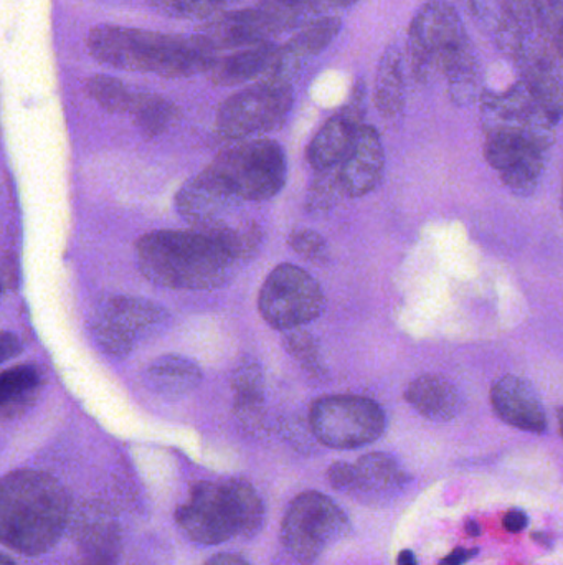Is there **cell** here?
<instances>
[{"label":"cell","instance_id":"40","mask_svg":"<svg viewBox=\"0 0 563 565\" xmlns=\"http://www.w3.org/2000/svg\"><path fill=\"white\" fill-rule=\"evenodd\" d=\"M205 565H250L241 556L237 554H217V556L208 559Z\"/></svg>","mask_w":563,"mask_h":565},{"label":"cell","instance_id":"29","mask_svg":"<svg viewBox=\"0 0 563 565\" xmlns=\"http://www.w3.org/2000/svg\"><path fill=\"white\" fill-rule=\"evenodd\" d=\"M85 89L93 102L98 103L105 111L112 115H129L136 98V93L115 76H89L86 79Z\"/></svg>","mask_w":563,"mask_h":565},{"label":"cell","instance_id":"44","mask_svg":"<svg viewBox=\"0 0 563 565\" xmlns=\"http://www.w3.org/2000/svg\"><path fill=\"white\" fill-rule=\"evenodd\" d=\"M557 418H559V425H561V434L563 437V407L559 408Z\"/></svg>","mask_w":563,"mask_h":565},{"label":"cell","instance_id":"2","mask_svg":"<svg viewBox=\"0 0 563 565\" xmlns=\"http://www.w3.org/2000/svg\"><path fill=\"white\" fill-rule=\"evenodd\" d=\"M410 68L419 82L433 73L448 79L450 95L458 105L475 102L479 66L465 23L452 3L432 0L413 17L407 39Z\"/></svg>","mask_w":563,"mask_h":565},{"label":"cell","instance_id":"11","mask_svg":"<svg viewBox=\"0 0 563 565\" xmlns=\"http://www.w3.org/2000/svg\"><path fill=\"white\" fill-rule=\"evenodd\" d=\"M481 116L485 132H512L548 149L554 145L557 119L521 79L505 93L486 92L481 96Z\"/></svg>","mask_w":563,"mask_h":565},{"label":"cell","instance_id":"19","mask_svg":"<svg viewBox=\"0 0 563 565\" xmlns=\"http://www.w3.org/2000/svg\"><path fill=\"white\" fill-rule=\"evenodd\" d=\"M491 404L505 424L531 434H544L548 417L535 388L524 379L506 375L491 388Z\"/></svg>","mask_w":563,"mask_h":565},{"label":"cell","instance_id":"43","mask_svg":"<svg viewBox=\"0 0 563 565\" xmlns=\"http://www.w3.org/2000/svg\"><path fill=\"white\" fill-rule=\"evenodd\" d=\"M532 540H535V541H538V543L545 544V546H549L548 536H544V534H541V533L532 534Z\"/></svg>","mask_w":563,"mask_h":565},{"label":"cell","instance_id":"38","mask_svg":"<svg viewBox=\"0 0 563 565\" xmlns=\"http://www.w3.org/2000/svg\"><path fill=\"white\" fill-rule=\"evenodd\" d=\"M22 352V342L19 341L15 334L10 332H3L2 335V362L9 361V359L17 358Z\"/></svg>","mask_w":563,"mask_h":565},{"label":"cell","instance_id":"27","mask_svg":"<svg viewBox=\"0 0 563 565\" xmlns=\"http://www.w3.org/2000/svg\"><path fill=\"white\" fill-rule=\"evenodd\" d=\"M231 388L235 395V411L247 427L263 425L264 381L260 365L247 362L234 372Z\"/></svg>","mask_w":563,"mask_h":565},{"label":"cell","instance_id":"5","mask_svg":"<svg viewBox=\"0 0 563 565\" xmlns=\"http://www.w3.org/2000/svg\"><path fill=\"white\" fill-rule=\"evenodd\" d=\"M264 508L243 480L202 481L175 511V521L194 543L215 546L234 537H253L263 526Z\"/></svg>","mask_w":563,"mask_h":565},{"label":"cell","instance_id":"37","mask_svg":"<svg viewBox=\"0 0 563 565\" xmlns=\"http://www.w3.org/2000/svg\"><path fill=\"white\" fill-rule=\"evenodd\" d=\"M502 526H505L506 531L509 533L518 534L522 533L526 527L529 526V518L524 511L512 510L506 514L505 520H502Z\"/></svg>","mask_w":563,"mask_h":565},{"label":"cell","instance_id":"39","mask_svg":"<svg viewBox=\"0 0 563 565\" xmlns=\"http://www.w3.org/2000/svg\"><path fill=\"white\" fill-rule=\"evenodd\" d=\"M476 554H478V550H463V547H459V550H455L452 554H448L440 565H465L469 559H473Z\"/></svg>","mask_w":563,"mask_h":565},{"label":"cell","instance_id":"45","mask_svg":"<svg viewBox=\"0 0 563 565\" xmlns=\"http://www.w3.org/2000/svg\"><path fill=\"white\" fill-rule=\"evenodd\" d=\"M0 565H15V564H13L12 561L9 559V557L3 556L2 564H0Z\"/></svg>","mask_w":563,"mask_h":565},{"label":"cell","instance_id":"28","mask_svg":"<svg viewBox=\"0 0 563 565\" xmlns=\"http://www.w3.org/2000/svg\"><path fill=\"white\" fill-rule=\"evenodd\" d=\"M129 116L142 136L151 139L171 129V126L177 121L178 109L164 96L155 93H136Z\"/></svg>","mask_w":563,"mask_h":565},{"label":"cell","instance_id":"20","mask_svg":"<svg viewBox=\"0 0 563 565\" xmlns=\"http://www.w3.org/2000/svg\"><path fill=\"white\" fill-rule=\"evenodd\" d=\"M278 49L280 45L271 42L218 56L208 70V78L218 86H238L273 76L278 66Z\"/></svg>","mask_w":563,"mask_h":565},{"label":"cell","instance_id":"16","mask_svg":"<svg viewBox=\"0 0 563 565\" xmlns=\"http://www.w3.org/2000/svg\"><path fill=\"white\" fill-rule=\"evenodd\" d=\"M516 65L521 73V82L557 121L563 118V76L555 63L554 50L549 45L541 29L526 35Z\"/></svg>","mask_w":563,"mask_h":565},{"label":"cell","instance_id":"8","mask_svg":"<svg viewBox=\"0 0 563 565\" xmlns=\"http://www.w3.org/2000/svg\"><path fill=\"white\" fill-rule=\"evenodd\" d=\"M349 518L326 494L306 491L284 514L281 540L301 564H313L324 551L349 533Z\"/></svg>","mask_w":563,"mask_h":565},{"label":"cell","instance_id":"21","mask_svg":"<svg viewBox=\"0 0 563 565\" xmlns=\"http://www.w3.org/2000/svg\"><path fill=\"white\" fill-rule=\"evenodd\" d=\"M340 26L343 22L339 17L333 15L317 17L306 25L300 26V30L278 49V66L273 76L288 78L291 66L327 49L339 35Z\"/></svg>","mask_w":563,"mask_h":565},{"label":"cell","instance_id":"12","mask_svg":"<svg viewBox=\"0 0 563 565\" xmlns=\"http://www.w3.org/2000/svg\"><path fill=\"white\" fill-rule=\"evenodd\" d=\"M294 26L296 23L288 19L270 0H261L251 9L231 10L208 17L198 33L217 52H237L274 42L278 35Z\"/></svg>","mask_w":563,"mask_h":565},{"label":"cell","instance_id":"4","mask_svg":"<svg viewBox=\"0 0 563 565\" xmlns=\"http://www.w3.org/2000/svg\"><path fill=\"white\" fill-rule=\"evenodd\" d=\"M142 275L171 289H215L230 278L237 262L202 232L158 231L136 242Z\"/></svg>","mask_w":563,"mask_h":565},{"label":"cell","instance_id":"32","mask_svg":"<svg viewBox=\"0 0 563 565\" xmlns=\"http://www.w3.org/2000/svg\"><path fill=\"white\" fill-rule=\"evenodd\" d=\"M284 345H286L288 352L297 359L307 371L314 372V374L321 372L320 351H317L316 341L311 338L310 332L303 331L301 328L284 331Z\"/></svg>","mask_w":563,"mask_h":565},{"label":"cell","instance_id":"34","mask_svg":"<svg viewBox=\"0 0 563 565\" xmlns=\"http://www.w3.org/2000/svg\"><path fill=\"white\" fill-rule=\"evenodd\" d=\"M320 174V178L314 181L313 188H311L310 199H307L310 207L316 209V211L329 207L339 195H346L344 194L337 169L321 171Z\"/></svg>","mask_w":563,"mask_h":565},{"label":"cell","instance_id":"42","mask_svg":"<svg viewBox=\"0 0 563 565\" xmlns=\"http://www.w3.org/2000/svg\"><path fill=\"white\" fill-rule=\"evenodd\" d=\"M466 533L472 537H479L481 536V527H479L476 521L469 520L468 523H466Z\"/></svg>","mask_w":563,"mask_h":565},{"label":"cell","instance_id":"6","mask_svg":"<svg viewBox=\"0 0 563 565\" xmlns=\"http://www.w3.org/2000/svg\"><path fill=\"white\" fill-rule=\"evenodd\" d=\"M241 201L263 202L280 194L288 178L283 148L273 139H245L208 166Z\"/></svg>","mask_w":563,"mask_h":565},{"label":"cell","instance_id":"33","mask_svg":"<svg viewBox=\"0 0 563 565\" xmlns=\"http://www.w3.org/2000/svg\"><path fill=\"white\" fill-rule=\"evenodd\" d=\"M463 10L475 20L476 25L485 32L495 35L505 17V9L499 6L498 0H458Z\"/></svg>","mask_w":563,"mask_h":565},{"label":"cell","instance_id":"3","mask_svg":"<svg viewBox=\"0 0 563 565\" xmlns=\"http://www.w3.org/2000/svg\"><path fill=\"white\" fill-rule=\"evenodd\" d=\"M69 516L68 493L56 478L35 470L6 475L0 488V537L23 556L52 550Z\"/></svg>","mask_w":563,"mask_h":565},{"label":"cell","instance_id":"25","mask_svg":"<svg viewBox=\"0 0 563 565\" xmlns=\"http://www.w3.org/2000/svg\"><path fill=\"white\" fill-rule=\"evenodd\" d=\"M373 102L386 119H396L402 115L405 106V82H403L402 56L399 50L387 49L380 56L376 73Z\"/></svg>","mask_w":563,"mask_h":565},{"label":"cell","instance_id":"17","mask_svg":"<svg viewBox=\"0 0 563 565\" xmlns=\"http://www.w3.org/2000/svg\"><path fill=\"white\" fill-rule=\"evenodd\" d=\"M364 89L359 86L349 105L329 119L307 146V161L317 172L337 169L353 148L362 121Z\"/></svg>","mask_w":563,"mask_h":565},{"label":"cell","instance_id":"35","mask_svg":"<svg viewBox=\"0 0 563 565\" xmlns=\"http://www.w3.org/2000/svg\"><path fill=\"white\" fill-rule=\"evenodd\" d=\"M290 245L296 254L303 255L313 264L327 260V245L317 232L297 231L290 237Z\"/></svg>","mask_w":563,"mask_h":565},{"label":"cell","instance_id":"23","mask_svg":"<svg viewBox=\"0 0 563 565\" xmlns=\"http://www.w3.org/2000/svg\"><path fill=\"white\" fill-rule=\"evenodd\" d=\"M43 385L42 369L22 364L3 372L0 379V407L3 420H13L26 414L39 398Z\"/></svg>","mask_w":563,"mask_h":565},{"label":"cell","instance_id":"26","mask_svg":"<svg viewBox=\"0 0 563 565\" xmlns=\"http://www.w3.org/2000/svg\"><path fill=\"white\" fill-rule=\"evenodd\" d=\"M145 379L158 394L175 397L194 391L201 384L202 374L201 369L188 359L162 355L149 365Z\"/></svg>","mask_w":563,"mask_h":565},{"label":"cell","instance_id":"22","mask_svg":"<svg viewBox=\"0 0 563 565\" xmlns=\"http://www.w3.org/2000/svg\"><path fill=\"white\" fill-rule=\"evenodd\" d=\"M407 402L423 417L448 422L458 415L462 397L455 385L442 375H422L409 385Z\"/></svg>","mask_w":563,"mask_h":565},{"label":"cell","instance_id":"18","mask_svg":"<svg viewBox=\"0 0 563 565\" xmlns=\"http://www.w3.org/2000/svg\"><path fill=\"white\" fill-rule=\"evenodd\" d=\"M383 168L386 152L379 132L372 126H360L353 148L337 168L344 194L349 198H364L369 194L379 185Z\"/></svg>","mask_w":563,"mask_h":565},{"label":"cell","instance_id":"9","mask_svg":"<svg viewBox=\"0 0 563 565\" xmlns=\"http://www.w3.org/2000/svg\"><path fill=\"white\" fill-rule=\"evenodd\" d=\"M311 430L326 447L353 450L373 444L387 427L386 414L377 402L362 395H326L310 411Z\"/></svg>","mask_w":563,"mask_h":565},{"label":"cell","instance_id":"30","mask_svg":"<svg viewBox=\"0 0 563 565\" xmlns=\"http://www.w3.org/2000/svg\"><path fill=\"white\" fill-rule=\"evenodd\" d=\"M230 0H149V6L162 15L174 19L212 17Z\"/></svg>","mask_w":563,"mask_h":565},{"label":"cell","instance_id":"36","mask_svg":"<svg viewBox=\"0 0 563 565\" xmlns=\"http://www.w3.org/2000/svg\"><path fill=\"white\" fill-rule=\"evenodd\" d=\"M506 13L529 29H539L538 0H498Z\"/></svg>","mask_w":563,"mask_h":565},{"label":"cell","instance_id":"1","mask_svg":"<svg viewBox=\"0 0 563 565\" xmlns=\"http://www.w3.org/2000/svg\"><path fill=\"white\" fill-rule=\"evenodd\" d=\"M86 49L99 63L122 72L154 73L162 78H191L208 73L218 52L201 35H175L122 25L89 30Z\"/></svg>","mask_w":563,"mask_h":565},{"label":"cell","instance_id":"31","mask_svg":"<svg viewBox=\"0 0 563 565\" xmlns=\"http://www.w3.org/2000/svg\"><path fill=\"white\" fill-rule=\"evenodd\" d=\"M538 22L555 55L563 60V0H538Z\"/></svg>","mask_w":563,"mask_h":565},{"label":"cell","instance_id":"7","mask_svg":"<svg viewBox=\"0 0 563 565\" xmlns=\"http://www.w3.org/2000/svg\"><path fill=\"white\" fill-rule=\"evenodd\" d=\"M291 106L293 89L288 78L268 76L225 99L215 126L218 135L227 139L253 138L280 128Z\"/></svg>","mask_w":563,"mask_h":565},{"label":"cell","instance_id":"15","mask_svg":"<svg viewBox=\"0 0 563 565\" xmlns=\"http://www.w3.org/2000/svg\"><path fill=\"white\" fill-rule=\"evenodd\" d=\"M164 316V309L148 299L116 296L96 316L93 332L106 352L124 358L131 352L139 332L158 324Z\"/></svg>","mask_w":563,"mask_h":565},{"label":"cell","instance_id":"41","mask_svg":"<svg viewBox=\"0 0 563 565\" xmlns=\"http://www.w3.org/2000/svg\"><path fill=\"white\" fill-rule=\"evenodd\" d=\"M397 565H419V563H416L415 554L412 551H402Z\"/></svg>","mask_w":563,"mask_h":565},{"label":"cell","instance_id":"10","mask_svg":"<svg viewBox=\"0 0 563 565\" xmlns=\"http://www.w3.org/2000/svg\"><path fill=\"white\" fill-rule=\"evenodd\" d=\"M258 308L268 324L290 331L320 318L324 292L303 268L284 264L274 268L261 286Z\"/></svg>","mask_w":563,"mask_h":565},{"label":"cell","instance_id":"14","mask_svg":"<svg viewBox=\"0 0 563 565\" xmlns=\"http://www.w3.org/2000/svg\"><path fill=\"white\" fill-rule=\"evenodd\" d=\"M549 149L524 136L512 132H486L485 158L502 182L519 194L538 188Z\"/></svg>","mask_w":563,"mask_h":565},{"label":"cell","instance_id":"24","mask_svg":"<svg viewBox=\"0 0 563 565\" xmlns=\"http://www.w3.org/2000/svg\"><path fill=\"white\" fill-rule=\"evenodd\" d=\"M356 490L353 497L364 498L400 490L409 481V475L396 458L387 454H369L356 465Z\"/></svg>","mask_w":563,"mask_h":565},{"label":"cell","instance_id":"13","mask_svg":"<svg viewBox=\"0 0 563 565\" xmlns=\"http://www.w3.org/2000/svg\"><path fill=\"white\" fill-rule=\"evenodd\" d=\"M241 202L245 201L207 168L182 185L175 207L194 231L212 234L241 221L237 217Z\"/></svg>","mask_w":563,"mask_h":565}]
</instances>
